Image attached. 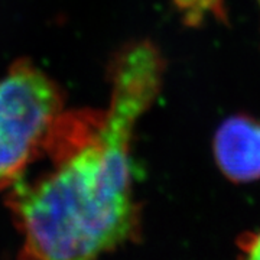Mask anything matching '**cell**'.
<instances>
[{
  "label": "cell",
  "instance_id": "6da1fadb",
  "mask_svg": "<svg viewBox=\"0 0 260 260\" xmlns=\"http://www.w3.org/2000/svg\"><path fill=\"white\" fill-rule=\"evenodd\" d=\"M164 70L152 42L129 44L110 64L107 107L65 109L59 116L44 152L51 169L20 179L8 195L22 257L94 259L139 237L132 143L160 91Z\"/></svg>",
  "mask_w": 260,
  "mask_h": 260
},
{
  "label": "cell",
  "instance_id": "7a4b0ae2",
  "mask_svg": "<svg viewBox=\"0 0 260 260\" xmlns=\"http://www.w3.org/2000/svg\"><path fill=\"white\" fill-rule=\"evenodd\" d=\"M65 109L61 87L29 59L16 61L0 78V191H9L44 156Z\"/></svg>",
  "mask_w": 260,
  "mask_h": 260
},
{
  "label": "cell",
  "instance_id": "3957f363",
  "mask_svg": "<svg viewBox=\"0 0 260 260\" xmlns=\"http://www.w3.org/2000/svg\"><path fill=\"white\" fill-rule=\"evenodd\" d=\"M214 158L227 179H260V121L242 114L227 119L215 133Z\"/></svg>",
  "mask_w": 260,
  "mask_h": 260
},
{
  "label": "cell",
  "instance_id": "277c9868",
  "mask_svg": "<svg viewBox=\"0 0 260 260\" xmlns=\"http://www.w3.org/2000/svg\"><path fill=\"white\" fill-rule=\"evenodd\" d=\"M237 246L244 257L260 260V230L242 236L237 242Z\"/></svg>",
  "mask_w": 260,
  "mask_h": 260
},
{
  "label": "cell",
  "instance_id": "5b68a950",
  "mask_svg": "<svg viewBox=\"0 0 260 260\" xmlns=\"http://www.w3.org/2000/svg\"><path fill=\"white\" fill-rule=\"evenodd\" d=\"M257 2V6H259V9H260V0H256Z\"/></svg>",
  "mask_w": 260,
  "mask_h": 260
}]
</instances>
